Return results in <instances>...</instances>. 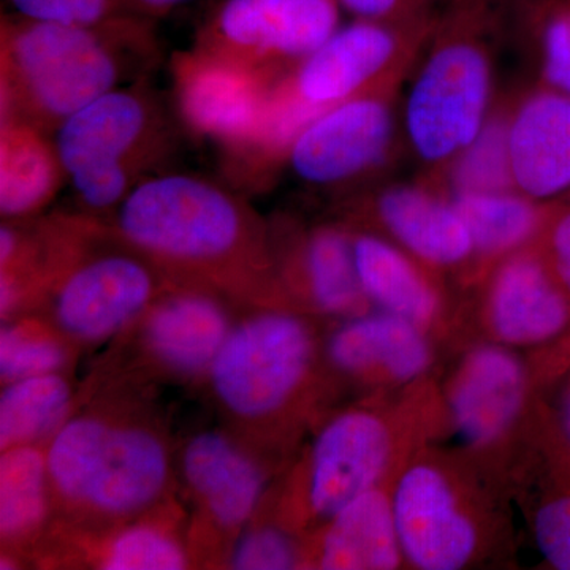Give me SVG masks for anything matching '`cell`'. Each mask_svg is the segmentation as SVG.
Returning a JSON list of instances; mask_svg holds the SVG:
<instances>
[{
  "mask_svg": "<svg viewBox=\"0 0 570 570\" xmlns=\"http://www.w3.org/2000/svg\"><path fill=\"white\" fill-rule=\"evenodd\" d=\"M313 326L287 306L243 307L205 382L227 430L265 455L277 423L311 382Z\"/></svg>",
  "mask_w": 570,
  "mask_h": 570,
  "instance_id": "7",
  "label": "cell"
},
{
  "mask_svg": "<svg viewBox=\"0 0 570 570\" xmlns=\"http://www.w3.org/2000/svg\"><path fill=\"white\" fill-rule=\"evenodd\" d=\"M519 2L450 0L439 13L406 102L409 140L426 164L450 165L489 121L493 51Z\"/></svg>",
  "mask_w": 570,
  "mask_h": 570,
  "instance_id": "5",
  "label": "cell"
},
{
  "mask_svg": "<svg viewBox=\"0 0 570 570\" xmlns=\"http://www.w3.org/2000/svg\"><path fill=\"white\" fill-rule=\"evenodd\" d=\"M176 475L194 505L189 546L223 568L225 554L261 512L268 491L264 455L228 430L195 431L176 452Z\"/></svg>",
  "mask_w": 570,
  "mask_h": 570,
  "instance_id": "9",
  "label": "cell"
},
{
  "mask_svg": "<svg viewBox=\"0 0 570 570\" xmlns=\"http://www.w3.org/2000/svg\"><path fill=\"white\" fill-rule=\"evenodd\" d=\"M508 148L513 186L546 198L570 186V96L538 91L509 116Z\"/></svg>",
  "mask_w": 570,
  "mask_h": 570,
  "instance_id": "19",
  "label": "cell"
},
{
  "mask_svg": "<svg viewBox=\"0 0 570 570\" xmlns=\"http://www.w3.org/2000/svg\"><path fill=\"white\" fill-rule=\"evenodd\" d=\"M438 17L355 18L340 26L316 51L273 82L266 107L269 129L283 140H294L330 108L403 80L426 47Z\"/></svg>",
  "mask_w": 570,
  "mask_h": 570,
  "instance_id": "8",
  "label": "cell"
},
{
  "mask_svg": "<svg viewBox=\"0 0 570 570\" xmlns=\"http://www.w3.org/2000/svg\"><path fill=\"white\" fill-rule=\"evenodd\" d=\"M9 13L28 20L97 26L145 17L130 0H6Z\"/></svg>",
  "mask_w": 570,
  "mask_h": 570,
  "instance_id": "33",
  "label": "cell"
},
{
  "mask_svg": "<svg viewBox=\"0 0 570 570\" xmlns=\"http://www.w3.org/2000/svg\"><path fill=\"white\" fill-rule=\"evenodd\" d=\"M151 18L97 26L0 20V121H21L52 135L105 94L148 80L159 62Z\"/></svg>",
  "mask_w": 570,
  "mask_h": 570,
  "instance_id": "3",
  "label": "cell"
},
{
  "mask_svg": "<svg viewBox=\"0 0 570 570\" xmlns=\"http://www.w3.org/2000/svg\"><path fill=\"white\" fill-rule=\"evenodd\" d=\"M306 564V551L287 527L255 517L236 535L225 554L223 568L235 570H285Z\"/></svg>",
  "mask_w": 570,
  "mask_h": 570,
  "instance_id": "32",
  "label": "cell"
},
{
  "mask_svg": "<svg viewBox=\"0 0 570 570\" xmlns=\"http://www.w3.org/2000/svg\"><path fill=\"white\" fill-rule=\"evenodd\" d=\"M326 355L340 373L363 381L411 382L431 363L422 326L385 311L348 317L330 336Z\"/></svg>",
  "mask_w": 570,
  "mask_h": 570,
  "instance_id": "20",
  "label": "cell"
},
{
  "mask_svg": "<svg viewBox=\"0 0 570 570\" xmlns=\"http://www.w3.org/2000/svg\"><path fill=\"white\" fill-rule=\"evenodd\" d=\"M542 254L570 298V209H549Z\"/></svg>",
  "mask_w": 570,
  "mask_h": 570,
  "instance_id": "36",
  "label": "cell"
},
{
  "mask_svg": "<svg viewBox=\"0 0 570 570\" xmlns=\"http://www.w3.org/2000/svg\"><path fill=\"white\" fill-rule=\"evenodd\" d=\"M367 208L400 245L425 264L448 268L475 254L468 225L452 200L428 187H385Z\"/></svg>",
  "mask_w": 570,
  "mask_h": 570,
  "instance_id": "22",
  "label": "cell"
},
{
  "mask_svg": "<svg viewBox=\"0 0 570 570\" xmlns=\"http://www.w3.org/2000/svg\"><path fill=\"white\" fill-rule=\"evenodd\" d=\"M461 214L480 257H504L540 236L549 209L513 190L455 193L450 198Z\"/></svg>",
  "mask_w": 570,
  "mask_h": 570,
  "instance_id": "28",
  "label": "cell"
},
{
  "mask_svg": "<svg viewBox=\"0 0 570 570\" xmlns=\"http://www.w3.org/2000/svg\"><path fill=\"white\" fill-rule=\"evenodd\" d=\"M491 328L509 344H540L564 332L570 298L540 250L510 254L489 291Z\"/></svg>",
  "mask_w": 570,
  "mask_h": 570,
  "instance_id": "17",
  "label": "cell"
},
{
  "mask_svg": "<svg viewBox=\"0 0 570 570\" xmlns=\"http://www.w3.org/2000/svg\"><path fill=\"white\" fill-rule=\"evenodd\" d=\"M181 512L174 502L148 515L122 524L116 530L89 539L52 540L43 557L51 562L61 554L62 561L82 554L92 569L104 570H183L194 564L189 531H179Z\"/></svg>",
  "mask_w": 570,
  "mask_h": 570,
  "instance_id": "21",
  "label": "cell"
},
{
  "mask_svg": "<svg viewBox=\"0 0 570 570\" xmlns=\"http://www.w3.org/2000/svg\"><path fill=\"white\" fill-rule=\"evenodd\" d=\"M352 245L360 284L370 302L422 328L439 316L436 285L409 255L366 232L352 234Z\"/></svg>",
  "mask_w": 570,
  "mask_h": 570,
  "instance_id": "26",
  "label": "cell"
},
{
  "mask_svg": "<svg viewBox=\"0 0 570 570\" xmlns=\"http://www.w3.org/2000/svg\"><path fill=\"white\" fill-rule=\"evenodd\" d=\"M170 75L184 129L213 142L227 170L257 137L275 81L195 47L171 56Z\"/></svg>",
  "mask_w": 570,
  "mask_h": 570,
  "instance_id": "12",
  "label": "cell"
},
{
  "mask_svg": "<svg viewBox=\"0 0 570 570\" xmlns=\"http://www.w3.org/2000/svg\"><path fill=\"white\" fill-rule=\"evenodd\" d=\"M80 348L36 313L2 321L0 381L2 385L40 374L66 373Z\"/></svg>",
  "mask_w": 570,
  "mask_h": 570,
  "instance_id": "29",
  "label": "cell"
},
{
  "mask_svg": "<svg viewBox=\"0 0 570 570\" xmlns=\"http://www.w3.org/2000/svg\"><path fill=\"white\" fill-rule=\"evenodd\" d=\"M78 403L47 442L58 539H89L163 508L176 489V455L159 415L134 395L135 379Z\"/></svg>",
  "mask_w": 570,
  "mask_h": 570,
  "instance_id": "1",
  "label": "cell"
},
{
  "mask_svg": "<svg viewBox=\"0 0 570 570\" xmlns=\"http://www.w3.org/2000/svg\"><path fill=\"white\" fill-rule=\"evenodd\" d=\"M404 558L423 570H459L474 558L479 532L445 472L412 464L392 497Z\"/></svg>",
  "mask_w": 570,
  "mask_h": 570,
  "instance_id": "15",
  "label": "cell"
},
{
  "mask_svg": "<svg viewBox=\"0 0 570 570\" xmlns=\"http://www.w3.org/2000/svg\"><path fill=\"white\" fill-rule=\"evenodd\" d=\"M337 0H220L194 47L276 81L341 26Z\"/></svg>",
  "mask_w": 570,
  "mask_h": 570,
  "instance_id": "10",
  "label": "cell"
},
{
  "mask_svg": "<svg viewBox=\"0 0 570 570\" xmlns=\"http://www.w3.org/2000/svg\"><path fill=\"white\" fill-rule=\"evenodd\" d=\"M382 86L318 115L296 135L285 163L307 186L337 189L387 163L395 138V94Z\"/></svg>",
  "mask_w": 570,
  "mask_h": 570,
  "instance_id": "13",
  "label": "cell"
},
{
  "mask_svg": "<svg viewBox=\"0 0 570 570\" xmlns=\"http://www.w3.org/2000/svg\"><path fill=\"white\" fill-rule=\"evenodd\" d=\"M55 523L45 445L3 450L0 456L2 553L24 560L37 553Z\"/></svg>",
  "mask_w": 570,
  "mask_h": 570,
  "instance_id": "25",
  "label": "cell"
},
{
  "mask_svg": "<svg viewBox=\"0 0 570 570\" xmlns=\"http://www.w3.org/2000/svg\"><path fill=\"white\" fill-rule=\"evenodd\" d=\"M39 314L75 347L100 346L122 335L175 284L107 220L77 212L45 216Z\"/></svg>",
  "mask_w": 570,
  "mask_h": 570,
  "instance_id": "4",
  "label": "cell"
},
{
  "mask_svg": "<svg viewBox=\"0 0 570 570\" xmlns=\"http://www.w3.org/2000/svg\"><path fill=\"white\" fill-rule=\"evenodd\" d=\"M269 245L277 288L285 302L295 296L328 316L365 314L370 299L356 273L351 230L335 224L317 225L285 242L269 227Z\"/></svg>",
  "mask_w": 570,
  "mask_h": 570,
  "instance_id": "16",
  "label": "cell"
},
{
  "mask_svg": "<svg viewBox=\"0 0 570 570\" xmlns=\"http://www.w3.org/2000/svg\"><path fill=\"white\" fill-rule=\"evenodd\" d=\"M130 2L145 17L157 20V18L167 17L171 11L181 9L194 0H130Z\"/></svg>",
  "mask_w": 570,
  "mask_h": 570,
  "instance_id": "37",
  "label": "cell"
},
{
  "mask_svg": "<svg viewBox=\"0 0 570 570\" xmlns=\"http://www.w3.org/2000/svg\"><path fill=\"white\" fill-rule=\"evenodd\" d=\"M393 436L389 423L367 409H348L318 431L298 489L303 519L324 527L387 471Z\"/></svg>",
  "mask_w": 570,
  "mask_h": 570,
  "instance_id": "14",
  "label": "cell"
},
{
  "mask_svg": "<svg viewBox=\"0 0 570 570\" xmlns=\"http://www.w3.org/2000/svg\"><path fill=\"white\" fill-rule=\"evenodd\" d=\"M534 538L554 569L570 570V494L553 498L538 510Z\"/></svg>",
  "mask_w": 570,
  "mask_h": 570,
  "instance_id": "34",
  "label": "cell"
},
{
  "mask_svg": "<svg viewBox=\"0 0 570 570\" xmlns=\"http://www.w3.org/2000/svg\"><path fill=\"white\" fill-rule=\"evenodd\" d=\"M75 209L110 223L138 184L164 171L175 129L148 80L105 94L51 135Z\"/></svg>",
  "mask_w": 570,
  "mask_h": 570,
  "instance_id": "6",
  "label": "cell"
},
{
  "mask_svg": "<svg viewBox=\"0 0 570 570\" xmlns=\"http://www.w3.org/2000/svg\"><path fill=\"white\" fill-rule=\"evenodd\" d=\"M67 184L51 135L21 121H0L2 220L41 216Z\"/></svg>",
  "mask_w": 570,
  "mask_h": 570,
  "instance_id": "24",
  "label": "cell"
},
{
  "mask_svg": "<svg viewBox=\"0 0 570 570\" xmlns=\"http://www.w3.org/2000/svg\"><path fill=\"white\" fill-rule=\"evenodd\" d=\"M341 9L365 20H409L441 13L450 0H337Z\"/></svg>",
  "mask_w": 570,
  "mask_h": 570,
  "instance_id": "35",
  "label": "cell"
},
{
  "mask_svg": "<svg viewBox=\"0 0 570 570\" xmlns=\"http://www.w3.org/2000/svg\"><path fill=\"white\" fill-rule=\"evenodd\" d=\"M110 224L175 283L200 285L239 306H287L269 225L228 183L160 171L127 195Z\"/></svg>",
  "mask_w": 570,
  "mask_h": 570,
  "instance_id": "2",
  "label": "cell"
},
{
  "mask_svg": "<svg viewBox=\"0 0 570 570\" xmlns=\"http://www.w3.org/2000/svg\"><path fill=\"white\" fill-rule=\"evenodd\" d=\"M519 13L539 41L543 78L570 96V0H520Z\"/></svg>",
  "mask_w": 570,
  "mask_h": 570,
  "instance_id": "31",
  "label": "cell"
},
{
  "mask_svg": "<svg viewBox=\"0 0 570 570\" xmlns=\"http://www.w3.org/2000/svg\"><path fill=\"white\" fill-rule=\"evenodd\" d=\"M77 406L66 373L40 374L2 385L0 450L47 445Z\"/></svg>",
  "mask_w": 570,
  "mask_h": 570,
  "instance_id": "27",
  "label": "cell"
},
{
  "mask_svg": "<svg viewBox=\"0 0 570 570\" xmlns=\"http://www.w3.org/2000/svg\"><path fill=\"white\" fill-rule=\"evenodd\" d=\"M509 116H493L471 145L450 163V183L455 193L515 190L508 148Z\"/></svg>",
  "mask_w": 570,
  "mask_h": 570,
  "instance_id": "30",
  "label": "cell"
},
{
  "mask_svg": "<svg viewBox=\"0 0 570 570\" xmlns=\"http://www.w3.org/2000/svg\"><path fill=\"white\" fill-rule=\"evenodd\" d=\"M524 366L505 348H474L450 387V414L461 438L475 448L498 441L515 422L527 396Z\"/></svg>",
  "mask_w": 570,
  "mask_h": 570,
  "instance_id": "18",
  "label": "cell"
},
{
  "mask_svg": "<svg viewBox=\"0 0 570 570\" xmlns=\"http://www.w3.org/2000/svg\"><path fill=\"white\" fill-rule=\"evenodd\" d=\"M560 419L562 431H564L566 438L570 442V387L562 395Z\"/></svg>",
  "mask_w": 570,
  "mask_h": 570,
  "instance_id": "38",
  "label": "cell"
},
{
  "mask_svg": "<svg viewBox=\"0 0 570 570\" xmlns=\"http://www.w3.org/2000/svg\"><path fill=\"white\" fill-rule=\"evenodd\" d=\"M403 558L392 498L374 487L318 528L306 564L325 570H392Z\"/></svg>",
  "mask_w": 570,
  "mask_h": 570,
  "instance_id": "23",
  "label": "cell"
},
{
  "mask_svg": "<svg viewBox=\"0 0 570 570\" xmlns=\"http://www.w3.org/2000/svg\"><path fill=\"white\" fill-rule=\"evenodd\" d=\"M243 307L200 285H170L116 337L130 356L127 371L146 379L205 381Z\"/></svg>",
  "mask_w": 570,
  "mask_h": 570,
  "instance_id": "11",
  "label": "cell"
}]
</instances>
